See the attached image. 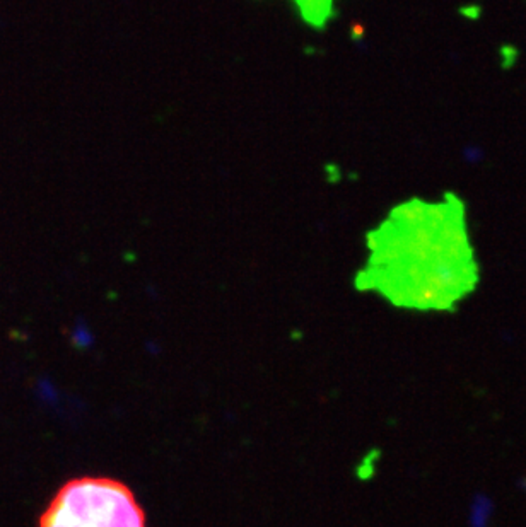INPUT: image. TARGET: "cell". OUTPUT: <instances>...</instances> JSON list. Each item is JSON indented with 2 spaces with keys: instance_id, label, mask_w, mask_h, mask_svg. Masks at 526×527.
Wrapping results in <instances>:
<instances>
[{
  "instance_id": "obj_2",
  "label": "cell",
  "mask_w": 526,
  "mask_h": 527,
  "mask_svg": "<svg viewBox=\"0 0 526 527\" xmlns=\"http://www.w3.org/2000/svg\"><path fill=\"white\" fill-rule=\"evenodd\" d=\"M40 527H147V519L123 481L79 476L58 488L40 517Z\"/></svg>"
},
{
  "instance_id": "obj_1",
  "label": "cell",
  "mask_w": 526,
  "mask_h": 527,
  "mask_svg": "<svg viewBox=\"0 0 526 527\" xmlns=\"http://www.w3.org/2000/svg\"><path fill=\"white\" fill-rule=\"evenodd\" d=\"M367 249L356 283L400 307L451 309L478 282L466 208L455 193L396 205L367 234Z\"/></svg>"
},
{
  "instance_id": "obj_3",
  "label": "cell",
  "mask_w": 526,
  "mask_h": 527,
  "mask_svg": "<svg viewBox=\"0 0 526 527\" xmlns=\"http://www.w3.org/2000/svg\"><path fill=\"white\" fill-rule=\"evenodd\" d=\"M333 2L335 0H294L304 23L316 29L325 28L332 19L335 12Z\"/></svg>"
}]
</instances>
